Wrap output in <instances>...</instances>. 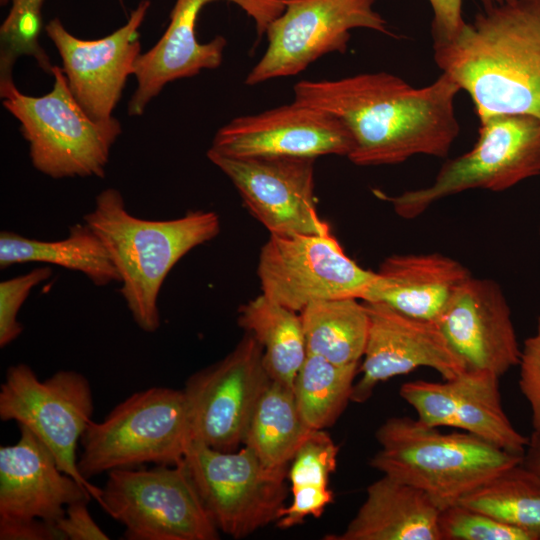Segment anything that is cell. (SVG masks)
I'll use <instances>...</instances> for the list:
<instances>
[{"label":"cell","instance_id":"74e56055","mask_svg":"<svg viewBox=\"0 0 540 540\" xmlns=\"http://www.w3.org/2000/svg\"><path fill=\"white\" fill-rule=\"evenodd\" d=\"M522 464L540 477V431H533Z\"/></svg>","mask_w":540,"mask_h":540},{"label":"cell","instance_id":"8d00e7d4","mask_svg":"<svg viewBox=\"0 0 540 540\" xmlns=\"http://www.w3.org/2000/svg\"><path fill=\"white\" fill-rule=\"evenodd\" d=\"M1 540H64L55 523L40 519L0 522Z\"/></svg>","mask_w":540,"mask_h":540},{"label":"cell","instance_id":"5bb4252c","mask_svg":"<svg viewBox=\"0 0 540 540\" xmlns=\"http://www.w3.org/2000/svg\"><path fill=\"white\" fill-rule=\"evenodd\" d=\"M233 183L248 211L270 235L324 234L317 212L314 162L310 158H232L207 151Z\"/></svg>","mask_w":540,"mask_h":540},{"label":"cell","instance_id":"9a60e30c","mask_svg":"<svg viewBox=\"0 0 540 540\" xmlns=\"http://www.w3.org/2000/svg\"><path fill=\"white\" fill-rule=\"evenodd\" d=\"M149 7L150 1L142 0L123 26L100 39H80L67 31L58 18L45 26L62 59L73 96L97 122L113 118L127 79L134 74L141 54L139 28Z\"/></svg>","mask_w":540,"mask_h":540},{"label":"cell","instance_id":"52a82bcc","mask_svg":"<svg viewBox=\"0 0 540 540\" xmlns=\"http://www.w3.org/2000/svg\"><path fill=\"white\" fill-rule=\"evenodd\" d=\"M474 147L447 160L427 187L396 196L377 195L395 213L414 219L434 203L472 189L507 190L540 174V120L524 114H498L479 119Z\"/></svg>","mask_w":540,"mask_h":540},{"label":"cell","instance_id":"d4e9b609","mask_svg":"<svg viewBox=\"0 0 540 540\" xmlns=\"http://www.w3.org/2000/svg\"><path fill=\"white\" fill-rule=\"evenodd\" d=\"M238 324L263 351L271 380L293 387L307 348L300 314L261 294L242 305Z\"/></svg>","mask_w":540,"mask_h":540},{"label":"cell","instance_id":"6da1fadb","mask_svg":"<svg viewBox=\"0 0 540 540\" xmlns=\"http://www.w3.org/2000/svg\"><path fill=\"white\" fill-rule=\"evenodd\" d=\"M448 75L414 88L400 77L363 73L337 80H302L294 101L329 113L349 131L348 159L358 166L399 164L415 155L447 157L460 132Z\"/></svg>","mask_w":540,"mask_h":540},{"label":"cell","instance_id":"8992f818","mask_svg":"<svg viewBox=\"0 0 540 540\" xmlns=\"http://www.w3.org/2000/svg\"><path fill=\"white\" fill-rule=\"evenodd\" d=\"M191 440L184 390L151 387L130 395L102 421L89 424L77 465L87 480L146 463L176 465Z\"/></svg>","mask_w":540,"mask_h":540},{"label":"cell","instance_id":"2e32d148","mask_svg":"<svg viewBox=\"0 0 540 540\" xmlns=\"http://www.w3.org/2000/svg\"><path fill=\"white\" fill-rule=\"evenodd\" d=\"M353 139L334 116L294 101L222 126L210 150L232 158L348 156Z\"/></svg>","mask_w":540,"mask_h":540},{"label":"cell","instance_id":"ba28073f","mask_svg":"<svg viewBox=\"0 0 540 540\" xmlns=\"http://www.w3.org/2000/svg\"><path fill=\"white\" fill-rule=\"evenodd\" d=\"M98 503L125 527L128 540L219 539L183 460L176 465L108 472Z\"/></svg>","mask_w":540,"mask_h":540},{"label":"cell","instance_id":"4fadbf2b","mask_svg":"<svg viewBox=\"0 0 540 540\" xmlns=\"http://www.w3.org/2000/svg\"><path fill=\"white\" fill-rule=\"evenodd\" d=\"M271 378L260 344L245 333L221 361L189 378L184 389L191 439L220 451L244 443L256 404Z\"/></svg>","mask_w":540,"mask_h":540},{"label":"cell","instance_id":"3957f363","mask_svg":"<svg viewBox=\"0 0 540 540\" xmlns=\"http://www.w3.org/2000/svg\"><path fill=\"white\" fill-rule=\"evenodd\" d=\"M83 220L97 234L120 277L119 289L136 325L147 333L160 327V289L176 263L221 230L213 211H188L170 220H147L128 212L122 194L107 188Z\"/></svg>","mask_w":540,"mask_h":540},{"label":"cell","instance_id":"7a4b0ae2","mask_svg":"<svg viewBox=\"0 0 540 540\" xmlns=\"http://www.w3.org/2000/svg\"><path fill=\"white\" fill-rule=\"evenodd\" d=\"M433 57L469 94L478 119L524 114L540 120V0L485 8L451 39L433 41Z\"/></svg>","mask_w":540,"mask_h":540},{"label":"cell","instance_id":"9c48e42d","mask_svg":"<svg viewBox=\"0 0 540 540\" xmlns=\"http://www.w3.org/2000/svg\"><path fill=\"white\" fill-rule=\"evenodd\" d=\"M183 463L219 531L234 539L276 522L285 507L287 468L264 465L247 446L238 452L189 443Z\"/></svg>","mask_w":540,"mask_h":540},{"label":"cell","instance_id":"4dcf8cb0","mask_svg":"<svg viewBox=\"0 0 540 540\" xmlns=\"http://www.w3.org/2000/svg\"><path fill=\"white\" fill-rule=\"evenodd\" d=\"M44 0H12V7L1 26V58L10 64L23 54L33 56L42 69L51 63L41 48V8Z\"/></svg>","mask_w":540,"mask_h":540},{"label":"cell","instance_id":"4316f807","mask_svg":"<svg viewBox=\"0 0 540 540\" xmlns=\"http://www.w3.org/2000/svg\"><path fill=\"white\" fill-rule=\"evenodd\" d=\"M312 429L304 423L293 387L270 380L252 414L244 445L270 468H287Z\"/></svg>","mask_w":540,"mask_h":540},{"label":"cell","instance_id":"484cf974","mask_svg":"<svg viewBox=\"0 0 540 540\" xmlns=\"http://www.w3.org/2000/svg\"><path fill=\"white\" fill-rule=\"evenodd\" d=\"M307 353L347 365L358 363L365 351L369 315L358 298L315 301L300 312Z\"/></svg>","mask_w":540,"mask_h":540},{"label":"cell","instance_id":"30bf717a","mask_svg":"<svg viewBox=\"0 0 540 540\" xmlns=\"http://www.w3.org/2000/svg\"><path fill=\"white\" fill-rule=\"evenodd\" d=\"M93 393L88 379L60 370L41 381L30 366H10L0 387V419L27 427L55 456L59 467L82 484L97 502L101 488L79 472L77 449L93 421Z\"/></svg>","mask_w":540,"mask_h":540},{"label":"cell","instance_id":"f1b7e54d","mask_svg":"<svg viewBox=\"0 0 540 540\" xmlns=\"http://www.w3.org/2000/svg\"><path fill=\"white\" fill-rule=\"evenodd\" d=\"M359 362L338 365L307 353L293 383L300 415L309 429L332 426L351 401Z\"/></svg>","mask_w":540,"mask_h":540},{"label":"cell","instance_id":"44dd1931","mask_svg":"<svg viewBox=\"0 0 540 540\" xmlns=\"http://www.w3.org/2000/svg\"><path fill=\"white\" fill-rule=\"evenodd\" d=\"M16 443L0 447V522L40 519L55 523L66 507L91 499L90 492L66 474L50 449L19 425Z\"/></svg>","mask_w":540,"mask_h":540},{"label":"cell","instance_id":"d6986e66","mask_svg":"<svg viewBox=\"0 0 540 540\" xmlns=\"http://www.w3.org/2000/svg\"><path fill=\"white\" fill-rule=\"evenodd\" d=\"M399 394L427 425L457 428L524 455L529 438L514 428L504 412L499 377L494 374L465 370L443 382H405Z\"/></svg>","mask_w":540,"mask_h":540},{"label":"cell","instance_id":"1f68e13d","mask_svg":"<svg viewBox=\"0 0 540 540\" xmlns=\"http://www.w3.org/2000/svg\"><path fill=\"white\" fill-rule=\"evenodd\" d=\"M441 540H535L528 532L457 503L440 512Z\"/></svg>","mask_w":540,"mask_h":540},{"label":"cell","instance_id":"277c9868","mask_svg":"<svg viewBox=\"0 0 540 540\" xmlns=\"http://www.w3.org/2000/svg\"><path fill=\"white\" fill-rule=\"evenodd\" d=\"M375 436L380 449L370 465L422 490L440 510L523 462V455L471 433H443L407 416L390 417Z\"/></svg>","mask_w":540,"mask_h":540},{"label":"cell","instance_id":"d6a6232c","mask_svg":"<svg viewBox=\"0 0 540 540\" xmlns=\"http://www.w3.org/2000/svg\"><path fill=\"white\" fill-rule=\"evenodd\" d=\"M53 271L50 267L34 268L30 272L0 283V347L4 348L17 339L23 326L17 316L32 289L48 280Z\"/></svg>","mask_w":540,"mask_h":540},{"label":"cell","instance_id":"f35d334b","mask_svg":"<svg viewBox=\"0 0 540 540\" xmlns=\"http://www.w3.org/2000/svg\"><path fill=\"white\" fill-rule=\"evenodd\" d=\"M480 1L485 6V8H487V7L502 4L504 2H508V1H511V0H480Z\"/></svg>","mask_w":540,"mask_h":540},{"label":"cell","instance_id":"603a6c76","mask_svg":"<svg viewBox=\"0 0 540 540\" xmlns=\"http://www.w3.org/2000/svg\"><path fill=\"white\" fill-rule=\"evenodd\" d=\"M441 510L422 490L386 475L368 486L366 499L340 534L326 540H441Z\"/></svg>","mask_w":540,"mask_h":540},{"label":"cell","instance_id":"60d3db41","mask_svg":"<svg viewBox=\"0 0 540 540\" xmlns=\"http://www.w3.org/2000/svg\"><path fill=\"white\" fill-rule=\"evenodd\" d=\"M539 236H540V228H539Z\"/></svg>","mask_w":540,"mask_h":540},{"label":"cell","instance_id":"7402d4cb","mask_svg":"<svg viewBox=\"0 0 540 540\" xmlns=\"http://www.w3.org/2000/svg\"><path fill=\"white\" fill-rule=\"evenodd\" d=\"M471 276L463 264L440 253L395 254L380 264L363 301L383 302L403 314L437 322Z\"/></svg>","mask_w":540,"mask_h":540},{"label":"cell","instance_id":"836d02e7","mask_svg":"<svg viewBox=\"0 0 540 540\" xmlns=\"http://www.w3.org/2000/svg\"><path fill=\"white\" fill-rule=\"evenodd\" d=\"M518 366L519 388L531 408L533 431H540V318L535 334L524 341Z\"/></svg>","mask_w":540,"mask_h":540},{"label":"cell","instance_id":"ac0fdd59","mask_svg":"<svg viewBox=\"0 0 540 540\" xmlns=\"http://www.w3.org/2000/svg\"><path fill=\"white\" fill-rule=\"evenodd\" d=\"M364 303L369 329L352 402L367 401L380 382L420 367L434 369L444 380L466 370L437 322L403 314L383 302Z\"/></svg>","mask_w":540,"mask_h":540},{"label":"cell","instance_id":"e575fe53","mask_svg":"<svg viewBox=\"0 0 540 540\" xmlns=\"http://www.w3.org/2000/svg\"><path fill=\"white\" fill-rule=\"evenodd\" d=\"M89 500L76 501L66 507L63 517L55 522L64 539L107 540L109 536L97 525L89 513Z\"/></svg>","mask_w":540,"mask_h":540},{"label":"cell","instance_id":"e0dca14e","mask_svg":"<svg viewBox=\"0 0 540 540\" xmlns=\"http://www.w3.org/2000/svg\"><path fill=\"white\" fill-rule=\"evenodd\" d=\"M216 0H176L170 22L159 41L138 57L134 76L137 87L128 103L129 116H141L166 84L193 77L203 69H216L227 44L222 36L210 42L197 40L196 23L201 9ZM240 6L256 24L259 35L284 9V0H226Z\"/></svg>","mask_w":540,"mask_h":540},{"label":"cell","instance_id":"7c38bea8","mask_svg":"<svg viewBox=\"0 0 540 540\" xmlns=\"http://www.w3.org/2000/svg\"><path fill=\"white\" fill-rule=\"evenodd\" d=\"M376 0H284L283 11L267 26L268 45L245 83L256 85L296 75L320 57L344 53L350 30L367 28L389 36Z\"/></svg>","mask_w":540,"mask_h":540},{"label":"cell","instance_id":"ffe728a7","mask_svg":"<svg viewBox=\"0 0 540 540\" xmlns=\"http://www.w3.org/2000/svg\"><path fill=\"white\" fill-rule=\"evenodd\" d=\"M437 323L466 370L500 378L519 364L521 349L511 309L494 280L471 276Z\"/></svg>","mask_w":540,"mask_h":540},{"label":"cell","instance_id":"ab89813d","mask_svg":"<svg viewBox=\"0 0 540 540\" xmlns=\"http://www.w3.org/2000/svg\"><path fill=\"white\" fill-rule=\"evenodd\" d=\"M9 1L12 0H0L1 5H6Z\"/></svg>","mask_w":540,"mask_h":540},{"label":"cell","instance_id":"cb8c5ba5","mask_svg":"<svg viewBox=\"0 0 540 540\" xmlns=\"http://www.w3.org/2000/svg\"><path fill=\"white\" fill-rule=\"evenodd\" d=\"M31 262L80 272L99 287L120 283L119 274L103 243L85 222L72 225L68 236L56 241H42L1 231L0 268Z\"/></svg>","mask_w":540,"mask_h":540},{"label":"cell","instance_id":"8fae6325","mask_svg":"<svg viewBox=\"0 0 540 540\" xmlns=\"http://www.w3.org/2000/svg\"><path fill=\"white\" fill-rule=\"evenodd\" d=\"M262 294L295 311L328 299L365 300L376 271L360 267L330 232L270 235L259 255Z\"/></svg>","mask_w":540,"mask_h":540},{"label":"cell","instance_id":"d590c367","mask_svg":"<svg viewBox=\"0 0 540 540\" xmlns=\"http://www.w3.org/2000/svg\"><path fill=\"white\" fill-rule=\"evenodd\" d=\"M433 10V41L454 37L463 27L462 0H429Z\"/></svg>","mask_w":540,"mask_h":540},{"label":"cell","instance_id":"f546056e","mask_svg":"<svg viewBox=\"0 0 540 540\" xmlns=\"http://www.w3.org/2000/svg\"><path fill=\"white\" fill-rule=\"evenodd\" d=\"M458 503L540 540V477L522 463L504 470Z\"/></svg>","mask_w":540,"mask_h":540},{"label":"cell","instance_id":"5b68a950","mask_svg":"<svg viewBox=\"0 0 540 540\" xmlns=\"http://www.w3.org/2000/svg\"><path fill=\"white\" fill-rule=\"evenodd\" d=\"M52 89L43 96L18 90L13 79L0 82L2 104L20 123L32 165L54 179L105 176L120 122L93 120L73 96L62 68L53 66Z\"/></svg>","mask_w":540,"mask_h":540},{"label":"cell","instance_id":"83f0119b","mask_svg":"<svg viewBox=\"0 0 540 540\" xmlns=\"http://www.w3.org/2000/svg\"><path fill=\"white\" fill-rule=\"evenodd\" d=\"M338 451V446L324 430L309 432L288 470L293 500L283 508L276 523L279 528L296 526L308 516L318 518L334 501L328 482L336 469Z\"/></svg>","mask_w":540,"mask_h":540}]
</instances>
